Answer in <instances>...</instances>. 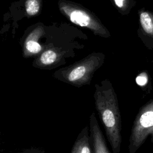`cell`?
Returning a JSON list of instances; mask_svg holds the SVG:
<instances>
[{"label": "cell", "mask_w": 153, "mask_h": 153, "mask_svg": "<svg viewBox=\"0 0 153 153\" xmlns=\"http://www.w3.org/2000/svg\"><path fill=\"white\" fill-rule=\"evenodd\" d=\"M26 49L32 53H38L41 50V46L37 42L29 41L26 43Z\"/></svg>", "instance_id": "cell-10"}, {"label": "cell", "mask_w": 153, "mask_h": 153, "mask_svg": "<svg viewBox=\"0 0 153 153\" xmlns=\"http://www.w3.org/2000/svg\"><path fill=\"white\" fill-rule=\"evenodd\" d=\"M126 0H114L115 5L119 7V8H122L124 6V2Z\"/></svg>", "instance_id": "cell-12"}, {"label": "cell", "mask_w": 153, "mask_h": 153, "mask_svg": "<svg viewBox=\"0 0 153 153\" xmlns=\"http://www.w3.org/2000/svg\"><path fill=\"white\" fill-rule=\"evenodd\" d=\"M148 138L153 143V99L143 105L136 115L129 137L128 153H136Z\"/></svg>", "instance_id": "cell-2"}, {"label": "cell", "mask_w": 153, "mask_h": 153, "mask_svg": "<svg viewBox=\"0 0 153 153\" xmlns=\"http://www.w3.org/2000/svg\"><path fill=\"white\" fill-rule=\"evenodd\" d=\"M139 23L142 33L148 39V47L153 48V13L145 10L140 11Z\"/></svg>", "instance_id": "cell-5"}, {"label": "cell", "mask_w": 153, "mask_h": 153, "mask_svg": "<svg viewBox=\"0 0 153 153\" xmlns=\"http://www.w3.org/2000/svg\"><path fill=\"white\" fill-rule=\"evenodd\" d=\"M136 82L137 84V85L141 87L145 86L148 82L147 75L145 74H140L136 77Z\"/></svg>", "instance_id": "cell-11"}, {"label": "cell", "mask_w": 153, "mask_h": 153, "mask_svg": "<svg viewBox=\"0 0 153 153\" xmlns=\"http://www.w3.org/2000/svg\"><path fill=\"white\" fill-rule=\"evenodd\" d=\"M86 72V68L84 66H79L74 68L69 74L68 79L71 82H75L81 79Z\"/></svg>", "instance_id": "cell-7"}, {"label": "cell", "mask_w": 153, "mask_h": 153, "mask_svg": "<svg viewBox=\"0 0 153 153\" xmlns=\"http://www.w3.org/2000/svg\"><path fill=\"white\" fill-rule=\"evenodd\" d=\"M68 15L72 23L82 27H88L91 29H95V22L85 11L76 8L73 9L68 11Z\"/></svg>", "instance_id": "cell-6"}, {"label": "cell", "mask_w": 153, "mask_h": 153, "mask_svg": "<svg viewBox=\"0 0 153 153\" xmlns=\"http://www.w3.org/2000/svg\"><path fill=\"white\" fill-rule=\"evenodd\" d=\"M71 153H93V145L88 126H85L78 135Z\"/></svg>", "instance_id": "cell-4"}, {"label": "cell", "mask_w": 153, "mask_h": 153, "mask_svg": "<svg viewBox=\"0 0 153 153\" xmlns=\"http://www.w3.org/2000/svg\"><path fill=\"white\" fill-rule=\"evenodd\" d=\"M95 106L112 153H120L122 142L121 117L116 95L111 88H100L94 94Z\"/></svg>", "instance_id": "cell-1"}, {"label": "cell", "mask_w": 153, "mask_h": 153, "mask_svg": "<svg viewBox=\"0 0 153 153\" xmlns=\"http://www.w3.org/2000/svg\"><path fill=\"white\" fill-rule=\"evenodd\" d=\"M90 134L93 153H112L108 149L94 112L90 116Z\"/></svg>", "instance_id": "cell-3"}, {"label": "cell", "mask_w": 153, "mask_h": 153, "mask_svg": "<svg viewBox=\"0 0 153 153\" xmlns=\"http://www.w3.org/2000/svg\"><path fill=\"white\" fill-rule=\"evenodd\" d=\"M25 8L28 15L34 16L39 11V2L37 0H27L25 2Z\"/></svg>", "instance_id": "cell-8"}, {"label": "cell", "mask_w": 153, "mask_h": 153, "mask_svg": "<svg viewBox=\"0 0 153 153\" xmlns=\"http://www.w3.org/2000/svg\"><path fill=\"white\" fill-rule=\"evenodd\" d=\"M56 58L57 54L54 51L52 50H47L42 54L40 60L44 65H50L56 60Z\"/></svg>", "instance_id": "cell-9"}]
</instances>
